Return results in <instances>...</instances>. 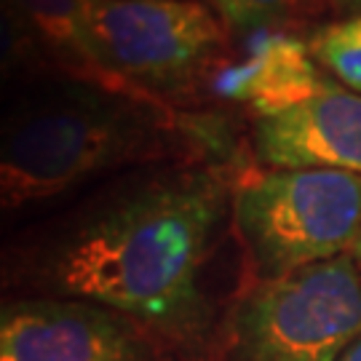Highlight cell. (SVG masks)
Returning a JSON list of instances; mask_svg holds the SVG:
<instances>
[{"instance_id":"1","label":"cell","mask_w":361,"mask_h":361,"mask_svg":"<svg viewBox=\"0 0 361 361\" xmlns=\"http://www.w3.org/2000/svg\"><path fill=\"white\" fill-rule=\"evenodd\" d=\"M228 161L131 169L0 244V297H65L129 316L164 350L214 340L207 268L233 225Z\"/></svg>"},{"instance_id":"2","label":"cell","mask_w":361,"mask_h":361,"mask_svg":"<svg viewBox=\"0 0 361 361\" xmlns=\"http://www.w3.org/2000/svg\"><path fill=\"white\" fill-rule=\"evenodd\" d=\"M217 118L51 78L0 104V244L131 169L228 161Z\"/></svg>"},{"instance_id":"3","label":"cell","mask_w":361,"mask_h":361,"mask_svg":"<svg viewBox=\"0 0 361 361\" xmlns=\"http://www.w3.org/2000/svg\"><path fill=\"white\" fill-rule=\"evenodd\" d=\"M83 19L110 78L174 110L212 94L231 51V30L204 0H83Z\"/></svg>"},{"instance_id":"4","label":"cell","mask_w":361,"mask_h":361,"mask_svg":"<svg viewBox=\"0 0 361 361\" xmlns=\"http://www.w3.org/2000/svg\"><path fill=\"white\" fill-rule=\"evenodd\" d=\"M233 231L259 281L335 259L361 238V177L324 169L241 174Z\"/></svg>"},{"instance_id":"5","label":"cell","mask_w":361,"mask_h":361,"mask_svg":"<svg viewBox=\"0 0 361 361\" xmlns=\"http://www.w3.org/2000/svg\"><path fill=\"white\" fill-rule=\"evenodd\" d=\"M361 340V268L340 255L257 281L219 326V361H340Z\"/></svg>"},{"instance_id":"6","label":"cell","mask_w":361,"mask_h":361,"mask_svg":"<svg viewBox=\"0 0 361 361\" xmlns=\"http://www.w3.org/2000/svg\"><path fill=\"white\" fill-rule=\"evenodd\" d=\"M0 361H164V345L94 302L0 297Z\"/></svg>"},{"instance_id":"7","label":"cell","mask_w":361,"mask_h":361,"mask_svg":"<svg viewBox=\"0 0 361 361\" xmlns=\"http://www.w3.org/2000/svg\"><path fill=\"white\" fill-rule=\"evenodd\" d=\"M255 153L271 169H324L361 177V94L326 78L313 97L255 121Z\"/></svg>"},{"instance_id":"8","label":"cell","mask_w":361,"mask_h":361,"mask_svg":"<svg viewBox=\"0 0 361 361\" xmlns=\"http://www.w3.org/2000/svg\"><path fill=\"white\" fill-rule=\"evenodd\" d=\"M326 83L319 62L302 40L273 27L252 30L244 54L228 59L212 80V97L244 104L257 118L284 113Z\"/></svg>"},{"instance_id":"9","label":"cell","mask_w":361,"mask_h":361,"mask_svg":"<svg viewBox=\"0 0 361 361\" xmlns=\"http://www.w3.org/2000/svg\"><path fill=\"white\" fill-rule=\"evenodd\" d=\"M62 78L134 94L102 67L83 19V0H11ZM140 97V94H137Z\"/></svg>"},{"instance_id":"10","label":"cell","mask_w":361,"mask_h":361,"mask_svg":"<svg viewBox=\"0 0 361 361\" xmlns=\"http://www.w3.org/2000/svg\"><path fill=\"white\" fill-rule=\"evenodd\" d=\"M62 78L11 0H0V104L43 80Z\"/></svg>"},{"instance_id":"11","label":"cell","mask_w":361,"mask_h":361,"mask_svg":"<svg viewBox=\"0 0 361 361\" xmlns=\"http://www.w3.org/2000/svg\"><path fill=\"white\" fill-rule=\"evenodd\" d=\"M316 62L345 89L361 94V13L322 27L310 38Z\"/></svg>"},{"instance_id":"12","label":"cell","mask_w":361,"mask_h":361,"mask_svg":"<svg viewBox=\"0 0 361 361\" xmlns=\"http://www.w3.org/2000/svg\"><path fill=\"white\" fill-rule=\"evenodd\" d=\"M300 0H209V6L222 16L228 30H259L273 19L284 16Z\"/></svg>"},{"instance_id":"13","label":"cell","mask_w":361,"mask_h":361,"mask_svg":"<svg viewBox=\"0 0 361 361\" xmlns=\"http://www.w3.org/2000/svg\"><path fill=\"white\" fill-rule=\"evenodd\" d=\"M340 361H361V340H359V343H356V345H353V348H350L348 353H345V356H343Z\"/></svg>"},{"instance_id":"14","label":"cell","mask_w":361,"mask_h":361,"mask_svg":"<svg viewBox=\"0 0 361 361\" xmlns=\"http://www.w3.org/2000/svg\"><path fill=\"white\" fill-rule=\"evenodd\" d=\"M353 257H356V262H359V268H361V238H359V244H356V249H353Z\"/></svg>"}]
</instances>
